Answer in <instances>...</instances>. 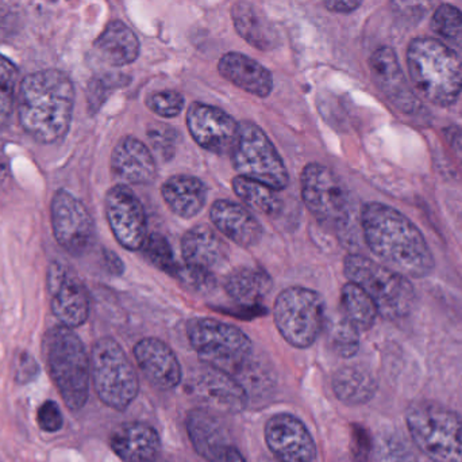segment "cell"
<instances>
[{
  "label": "cell",
  "mask_w": 462,
  "mask_h": 462,
  "mask_svg": "<svg viewBox=\"0 0 462 462\" xmlns=\"http://www.w3.org/2000/svg\"><path fill=\"white\" fill-rule=\"evenodd\" d=\"M366 246L391 270L425 278L434 270L433 254L420 228L393 206L369 203L361 211Z\"/></svg>",
  "instance_id": "6da1fadb"
},
{
  "label": "cell",
  "mask_w": 462,
  "mask_h": 462,
  "mask_svg": "<svg viewBox=\"0 0 462 462\" xmlns=\"http://www.w3.org/2000/svg\"><path fill=\"white\" fill-rule=\"evenodd\" d=\"M75 87L67 73L43 70L22 80L18 116L22 127L38 143L53 144L67 136L72 122Z\"/></svg>",
  "instance_id": "7a4b0ae2"
},
{
  "label": "cell",
  "mask_w": 462,
  "mask_h": 462,
  "mask_svg": "<svg viewBox=\"0 0 462 462\" xmlns=\"http://www.w3.org/2000/svg\"><path fill=\"white\" fill-rule=\"evenodd\" d=\"M415 91L433 105H453L462 92V57L437 38H415L407 49Z\"/></svg>",
  "instance_id": "3957f363"
},
{
  "label": "cell",
  "mask_w": 462,
  "mask_h": 462,
  "mask_svg": "<svg viewBox=\"0 0 462 462\" xmlns=\"http://www.w3.org/2000/svg\"><path fill=\"white\" fill-rule=\"evenodd\" d=\"M42 354L51 382L65 406L79 411L89 395L91 361L80 336L65 325H54L42 339Z\"/></svg>",
  "instance_id": "277c9868"
},
{
  "label": "cell",
  "mask_w": 462,
  "mask_h": 462,
  "mask_svg": "<svg viewBox=\"0 0 462 462\" xmlns=\"http://www.w3.org/2000/svg\"><path fill=\"white\" fill-rule=\"evenodd\" d=\"M345 276L360 287L376 304L377 311L388 320L410 316L417 303V293L407 277L391 270L364 255H347Z\"/></svg>",
  "instance_id": "5b68a950"
},
{
  "label": "cell",
  "mask_w": 462,
  "mask_h": 462,
  "mask_svg": "<svg viewBox=\"0 0 462 462\" xmlns=\"http://www.w3.org/2000/svg\"><path fill=\"white\" fill-rule=\"evenodd\" d=\"M415 447L433 462H462V417L431 401H417L406 414Z\"/></svg>",
  "instance_id": "8992f818"
},
{
  "label": "cell",
  "mask_w": 462,
  "mask_h": 462,
  "mask_svg": "<svg viewBox=\"0 0 462 462\" xmlns=\"http://www.w3.org/2000/svg\"><path fill=\"white\" fill-rule=\"evenodd\" d=\"M187 334L206 365L226 372L233 377L250 365L252 341L236 325L199 317L187 325Z\"/></svg>",
  "instance_id": "52a82bcc"
},
{
  "label": "cell",
  "mask_w": 462,
  "mask_h": 462,
  "mask_svg": "<svg viewBox=\"0 0 462 462\" xmlns=\"http://www.w3.org/2000/svg\"><path fill=\"white\" fill-rule=\"evenodd\" d=\"M91 379L103 404L125 411L140 391L137 372L116 339L100 338L92 346Z\"/></svg>",
  "instance_id": "ba28073f"
},
{
  "label": "cell",
  "mask_w": 462,
  "mask_h": 462,
  "mask_svg": "<svg viewBox=\"0 0 462 462\" xmlns=\"http://www.w3.org/2000/svg\"><path fill=\"white\" fill-rule=\"evenodd\" d=\"M231 160L242 178L265 184L276 192L288 186L290 176L282 156L263 130L253 122L239 124Z\"/></svg>",
  "instance_id": "9c48e42d"
},
{
  "label": "cell",
  "mask_w": 462,
  "mask_h": 462,
  "mask_svg": "<svg viewBox=\"0 0 462 462\" xmlns=\"http://www.w3.org/2000/svg\"><path fill=\"white\" fill-rule=\"evenodd\" d=\"M273 315L282 338L296 349H307L325 327V301L307 288H288L277 296Z\"/></svg>",
  "instance_id": "30bf717a"
},
{
  "label": "cell",
  "mask_w": 462,
  "mask_h": 462,
  "mask_svg": "<svg viewBox=\"0 0 462 462\" xmlns=\"http://www.w3.org/2000/svg\"><path fill=\"white\" fill-rule=\"evenodd\" d=\"M301 198L312 216L325 225L341 227L350 214L346 187L336 174L319 163H310L301 171Z\"/></svg>",
  "instance_id": "8fae6325"
},
{
  "label": "cell",
  "mask_w": 462,
  "mask_h": 462,
  "mask_svg": "<svg viewBox=\"0 0 462 462\" xmlns=\"http://www.w3.org/2000/svg\"><path fill=\"white\" fill-rule=\"evenodd\" d=\"M186 390L200 409L214 414H238L244 411L249 399L236 377L206 363L191 372Z\"/></svg>",
  "instance_id": "7c38bea8"
},
{
  "label": "cell",
  "mask_w": 462,
  "mask_h": 462,
  "mask_svg": "<svg viewBox=\"0 0 462 462\" xmlns=\"http://www.w3.org/2000/svg\"><path fill=\"white\" fill-rule=\"evenodd\" d=\"M51 213L57 243L70 255L86 254L94 244L95 224L84 203L67 190H59L51 200Z\"/></svg>",
  "instance_id": "4fadbf2b"
},
{
  "label": "cell",
  "mask_w": 462,
  "mask_h": 462,
  "mask_svg": "<svg viewBox=\"0 0 462 462\" xmlns=\"http://www.w3.org/2000/svg\"><path fill=\"white\" fill-rule=\"evenodd\" d=\"M51 308L60 325L78 328L89 316V296L81 279L61 262H51L46 277Z\"/></svg>",
  "instance_id": "5bb4252c"
},
{
  "label": "cell",
  "mask_w": 462,
  "mask_h": 462,
  "mask_svg": "<svg viewBox=\"0 0 462 462\" xmlns=\"http://www.w3.org/2000/svg\"><path fill=\"white\" fill-rule=\"evenodd\" d=\"M106 216L116 241L137 251L146 239V214L143 203L129 186L116 184L106 195Z\"/></svg>",
  "instance_id": "9a60e30c"
},
{
  "label": "cell",
  "mask_w": 462,
  "mask_h": 462,
  "mask_svg": "<svg viewBox=\"0 0 462 462\" xmlns=\"http://www.w3.org/2000/svg\"><path fill=\"white\" fill-rule=\"evenodd\" d=\"M187 127L198 146L213 154H226L233 149L239 124L226 111L194 102L187 111Z\"/></svg>",
  "instance_id": "2e32d148"
},
{
  "label": "cell",
  "mask_w": 462,
  "mask_h": 462,
  "mask_svg": "<svg viewBox=\"0 0 462 462\" xmlns=\"http://www.w3.org/2000/svg\"><path fill=\"white\" fill-rule=\"evenodd\" d=\"M372 79L388 102L406 116L422 108L417 92L410 87L395 51L388 46L376 49L369 59Z\"/></svg>",
  "instance_id": "e0dca14e"
},
{
  "label": "cell",
  "mask_w": 462,
  "mask_h": 462,
  "mask_svg": "<svg viewBox=\"0 0 462 462\" xmlns=\"http://www.w3.org/2000/svg\"><path fill=\"white\" fill-rule=\"evenodd\" d=\"M265 441L274 460L314 462L317 445L304 423L290 414H277L265 425Z\"/></svg>",
  "instance_id": "ac0fdd59"
},
{
  "label": "cell",
  "mask_w": 462,
  "mask_h": 462,
  "mask_svg": "<svg viewBox=\"0 0 462 462\" xmlns=\"http://www.w3.org/2000/svg\"><path fill=\"white\" fill-rule=\"evenodd\" d=\"M134 357L143 376L157 390H175L183 379L180 363L173 350L157 338H145L134 347Z\"/></svg>",
  "instance_id": "d6986e66"
},
{
  "label": "cell",
  "mask_w": 462,
  "mask_h": 462,
  "mask_svg": "<svg viewBox=\"0 0 462 462\" xmlns=\"http://www.w3.org/2000/svg\"><path fill=\"white\" fill-rule=\"evenodd\" d=\"M181 254L184 265L214 276L229 262L230 249L213 228L197 225L183 236Z\"/></svg>",
  "instance_id": "ffe728a7"
},
{
  "label": "cell",
  "mask_w": 462,
  "mask_h": 462,
  "mask_svg": "<svg viewBox=\"0 0 462 462\" xmlns=\"http://www.w3.org/2000/svg\"><path fill=\"white\" fill-rule=\"evenodd\" d=\"M111 171L121 184H148L156 178V162L138 138H122L111 155Z\"/></svg>",
  "instance_id": "44dd1931"
},
{
  "label": "cell",
  "mask_w": 462,
  "mask_h": 462,
  "mask_svg": "<svg viewBox=\"0 0 462 462\" xmlns=\"http://www.w3.org/2000/svg\"><path fill=\"white\" fill-rule=\"evenodd\" d=\"M187 433L198 455L210 462L234 447L229 430L218 415L200 407L187 415Z\"/></svg>",
  "instance_id": "7402d4cb"
},
{
  "label": "cell",
  "mask_w": 462,
  "mask_h": 462,
  "mask_svg": "<svg viewBox=\"0 0 462 462\" xmlns=\"http://www.w3.org/2000/svg\"><path fill=\"white\" fill-rule=\"evenodd\" d=\"M110 445L124 462H156L162 450L157 431L141 422L119 425L111 434Z\"/></svg>",
  "instance_id": "603a6c76"
},
{
  "label": "cell",
  "mask_w": 462,
  "mask_h": 462,
  "mask_svg": "<svg viewBox=\"0 0 462 462\" xmlns=\"http://www.w3.org/2000/svg\"><path fill=\"white\" fill-rule=\"evenodd\" d=\"M210 219L219 232L238 246L249 249L263 238L260 222L245 206L233 201H216L211 206Z\"/></svg>",
  "instance_id": "cb8c5ba5"
},
{
  "label": "cell",
  "mask_w": 462,
  "mask_h": 462,
  "mask_svg": "<svg viewBox=\"0 0 462 462\" xmlns=\"http://www.w3.org/2000/svg\"><path fill=\"white\" fill-rule=\"evenodd\" d=\"M218 71L234 86L255 97L266 98L273 90L272 73L246 54L238 52L225 54L219 60Z\"/></svg>",
  "instance_id": "d4e9b609"
},
{
  "label": "cell",
  "mask_w": 462,
  "mask_h": 462,
  "mask_svg": "<svg viewBox=\"0 0 462 462\" xmlns=\"http://www.w3.org/2000/svg\"><path fill=\"white\" fill-rule=\"evenodd\" d=\"M234 26L245 41L260 49L273 51L280 43V34L263 10L249 2H239L231 10Z\"/></svg>",
  "instance_id": "484cf974"
},
{
  "label": "cell",
  "mask_w": 462,
  "mask_h": 462,
  "mask_svg": "<svg viewBox=\"0 0 462 462\" xmlns=\"http://www.w3.org/2000/svg\"><path fill=\"white\" fill-rule=\"evenodd\" d=\"M97 56L106 64L124 67L132 64L140 54V41L135 33L121 21L105 27L94 43Z\"/></svg>",
  "instance_id": "4316f807"
},
{
  "label": "cell",
  "mask_w": 462,
  "mask_h": 462,
  "mask_svg": "<svg viewBox=\"0 0 462 462\" xmlns=\"http://www.w3.org/2000/svg\"><path fill=\"white\" fill-rule=\"evenodd\" d=\"M162 194L173 213L183 219L202 212L208 201V190L200 179L189 175H175L164 182Z\"/></svg>",
  "instance_id": "83f0119b"
},
{
  "label": "cell",
  "mask_w": 462,
  "mask_h": 462,
  "mask_svg": "<svg viewBox=\"0 0 462 462\" xmlns=\"http://www.w3.org/2000/svg\"><path fill=\"white\" fill-rule=\"evenodd\" d=\"M331 384L337 399L350 407L369 403L377 392L376 377L364 366H344L336 372Z\"/></svg>",
  "instance_id": "f1b7e54d"
},
{
  "label": "cell",
  "mask_w": 462,
  "mask_h": 462,
  "mask_svg": "<svg viewBox=\"0 0 462 462\" xmlns=\"http://www.w3.org/2000/svg\"><path fill=\"white\" fill-rule=\"evenodd\" d=\"M272 287V278L265 270L249 266L234 269L225 279L227 295L242 306H257L265 300Z\"/></svg>",
  "instance_id": "f546056e"
},
{
  "label": "cell",
  "mask_w": 462,
  "mask_h": 462,
  "mask_svg": "<svg viewBox=\"0 0 462 462\" xmlns=\"http://www.w3.org/2000/svg\"><path fill=\"white\" fill-rule=\"evenodd\" d=\"M341 309L342 316L360 334L371 330L379 315L374 300L353 282L342 288Z\"/></svg>",
  "instance_id": "4dcf8cb0"
},
{
  "label": "cell",
  "mask_w": 462,
  "mask_h": 462,
  "mask_svg": "<svg viewBox=\"0 0 462 462\" xmlns=\"http://www.w3.org/2000/svg\"><path fill=\"white\" fill-rule=\"evenodd\" d=\"M233 189L239 200L254 211L271 217L282 213V201L276 190L239 175L233 179Z\"/></svg>",
  "instance_id": "1f68e13d"
},
{
  "label": "cell",
  "mask_w": 462,
  "mask_h": 462,
  "mask_svg": "<svg viewBox=\"0 0 462 462\" xmlns=\"http://www.w3.org/2000/svg\"><path fill=\"white\" fill-rule=\"evenodd\" d=\"M371 457L374 462H417L414 447L396 429H384L374 437Z\"/></svg>",
  "instance_id": "d6a6232c"
},
{
  "label": "cell",
  "mask_w": 462,
  "mask_h": 462,
  "mask_svg": "<svg viewBox=\"0 0 462 462\" xmlns=\"http://www.w3.org/2000/svg\"><path fill=\"white\" fill-rule=\"evenodd\" d=\"M431 29L441 38V42L462 53V11L455 5H439L431 19Z\"/></svg>",
  "instance_id": "836d02e7"
},
{
  "label": "cell",
  "mask_w": 462,
  "mask_h": 462,
  "mask_svg": "<svg viewBox=\"0 0 462 462\" xmlns=\"http://www.w3.org/2000/svg\"><path fill=\"white\" fill-rule=\"evenodd\" d=\"M328 344L339 357H355L360 349V333L344 316L339 317L328 328Z\"/></svg>",
  "instance_id": "e575fe53"
},
{
  "label": "cell",
  "mask_w": 462,
  "mask_h": 462,
  "mask_svg": "<svg viewBox=\"0 0 462 462\" xmlns=\"http://www.w3.org/2000/svg\"><path fill=\"white\" fill-rule=\"evenodd\" d=\"M141 249L149 262L153 263L160 270L165 271L172 277L175 276L180 263L176 262L172 247L164 236L160 233H151L146 236Z\"/></svg>",
  "instance_id": "d590c367"
},
{
  "label": "cell",
  "mask_w": 462,
  "mask_h": 462,
  "mask_svg": "<svg viewBox=\"0 0 462 462\" xmlns=\"http://www.w3.org/2000/svg\"><path fill=\"white\" fill-rule=\"evenodd\" d=\"M146 106L162 118L179 116L184 108V98L180 92L173 90L153 92L146 99Z\"/></svg>",
  "instance_id": "8d00e7d4"
},
{
  "label": "cell",
  "mask_w": 462,
  "mask_h": 462,
  "mask_svg": "<svg viewBox=\"0 0 462 462\" xmlns=\"http://www.w3.org/2000/svg\"><path fill=\"white\" fill-rule=\"evenodd\" d=\"M149 138H151L153 148L162 155L164 159L175 154L176 132L173 127L164 124H154L149 127Z\"/></svg>",
  "instance_id": "74e56055"
},
{
  "label": "cell",
  "mask_w": 462,
  "mask_h": 462,
  "mask_svg": "<svg viewBox=\"0 0 462 462\" xmlns=\"http://www.w3.org/2000/svg\"><path fill=\"white\" fill-rule=\"evenodd\" d=\"M13 369L14 380L19 385H26L34 382L41 372L40 363L26 350H22L16 354Z\"/></svg>",
  "instance_id": "f35d334b"
},
{
  "label": "cell",
  "mask_w": 462,
  "mask_h": 462,
  "mask_svg": "<svg viewBox=\"0 0 462 462\" xmlns=\"http://www.w3.org/2000/svg\"><path fill=\"white\" fill-rule=\"evenodd\" d=\"M37 423L45 433H57L61 430L64 418L56 401H46L41 404L37 411Z\"/></svg>",
  "instance_id": "ab89813d"
},
{
  "label": "cell",
  "mask_w": 462,
  "mask_h": 462,
  "mask_svg": "<svg viewBox=\"0 0 462 462\" xmlns=\"http://www.w3.org/2000/svg\"><path fill=\"white\" fill-rule=\"evenodd\" d=\"M374 438L369 431L360 425H353L352 453L356 462H368L372 456Z\"/></svg>",
  "instance_id": "60d3db41"
},
{
  "label": "cell",
  "mask_w": 462,
  "mask_h": 462,
  "mask_svg": "<svg viewBox=\"0 0 462 462\" xmlns=\"http://www.w3.org/2000/svg\"><path fill=\"white\" fill-rule=\"evenodd\" d=\"M18 68L7 57L0 54V89L13 90L18 79Z\"/></svg>",
  "instance_id": "b9f144b4"
},
{
  "label": "cell",
  "mask_w": 462,
  "mask_h": 462,
  "mask_svg": "<svg viewBox=\"0 0 462 462\" xmlns=\"http://www.w3.org/2000/svg\"><path fill=\"white\" fill-rule=\"evenodd\" d=\"M13 90L0 89V130L5 129L13 111Z\"/></svg>",
  "instance_id": "7bdbcfd3"
},
{
  "label": "cell",
  "mask_w": 462,
  "mask_h": 462,
  "mask_svg": "<svg viewBox=\"0 0 462 462\" xmlns=\"http://www.w3.org/2000/svg\"><path fill=\"white\" fill-rule=\"evenodd\" d=\"M361 2L356 0H330L325 2V7L331 13L349 14L360 7Z\"/></svg>",
  "instance_id": "ee69618b"
},
{
  "label": "cell",
  "mask_w": 462,
  "mask_h": 462,
  "mask_svg": "<svg viewBox=\"0 0 462 462\" xmlns=\"http://www.w3.org/2000/svg\"><path fill=\"white\" fill-rule=\"evenodd\" d=\"M14 14L11 13L10 5L0 3V34H8L10 24H13Z\"/></svg>",
  "instance_id": "f6af8a7d"
},
{
  "label": "cell",
  "mask_w": 462,
  "mask_h": 462,
  "mask_svg": "<svg viewBox=\"0 0 462 462\" xmlns=\"http://www.w3.org/2000/svg\"><path fill=\"white\" fill-rule=\"evenodd\" d=\"M213 462H246L244 456L239 453V450L236 447H231L224 455L219 456L216 461Z\"/></svg>",
  "instance_id": "bcb514c9"
},
{
  "label": "cell",
  "mask_w": 462,
  "mask_h": 462,
  "mask_svg": "<svg viewBox=\"0 0 462 462\" xmlns=\"http://www.w3.org/2000/svg\"><path fill=\"white\" fill-rule=\"evenodd\" d=\"M106 263H107L108 270H110L111 273H122V269H124V266H122L121 260H119V258L116 257V254H111V252H106Z\"/></svg>",
  "instance_id": "7dc6e473"
},
{
  "label": "cell",
  "mask_w": 462,
  "mask_h": 462,
  "mask_svg": "<svg viewBox=\"0 0 462 462\" xmlns=\"http://www.w3.org/2000/svg\"><path fill=\"white\" fill-rule=\"evenodd\" d=\"M258 462H280V461L274 460V458L261 457L260 461H258Z\"/></svg>",
  "instance_id": "c3c4849f"
}]
</instances>
